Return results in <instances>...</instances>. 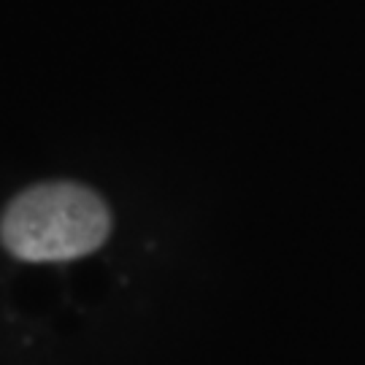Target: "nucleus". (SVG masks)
Here are the masks:
<instances>
[{
	"instance_id": "1",
	"label": "nucleus",
	"mask_w": 365,
	"mask_h": 365,
	"mask_svg": "<svg viewBox=\"0 0 365 365\" xmlns=\"http://www.w3.org/2000/svg\"><path fill=\"white\" fill-rule=\"evenodd\" d=\"M111 217L81 184H38L14 200L0 222V241L27 262L76 260L101 247Z\"/></svg>"
}]
</instances>
